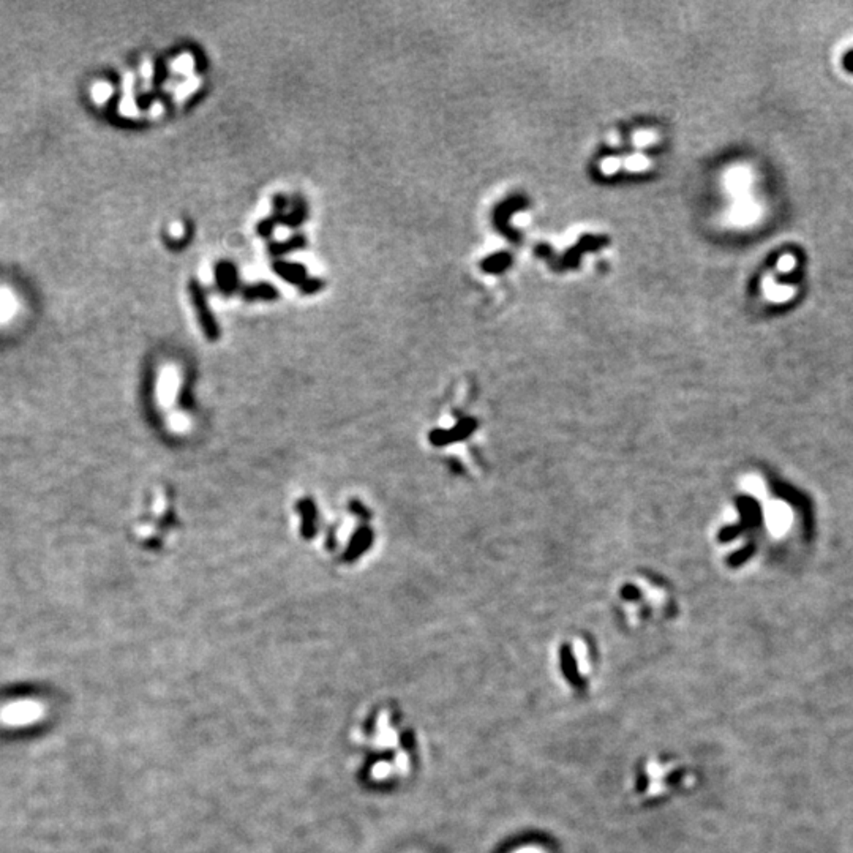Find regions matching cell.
I'll list each match as a JSON object with an SVG mask.
<instances>
[{"label": "cell", "mask_w": 853, "mask_h": 853, "mask_svg": "<svg viewBox=\"0 0 853 853\" xmlns=\"http://www.w3.org/2000/svg\"><path fill=\"white\" fill-rule=\"evenodd\" d=\"M672 770H674V765H662L661 762H658L656 759H651L646 762V766H645L646 776H648L650 782H665L664 779L667 775H670Z\"/></svg>", "instance_id": "1"}, {"label": "cell", "mask_w": 853, "mask_h": 853, "mask_svg": "<svg viewBox=\"0 0 853 853\" xmlns=\"http://www.w3.org/2000/svg\"><path fill=\"white\" fill-rule=\"evenodd\" d=\"M193 299H195V304H196V307H198V310H199L201 321H203L204 327H206V329H208L209 332H214L215 327H214V324H212L210 315L208 313V310H206V307H204L203 296H201L199 289H198V288H195V286H193Z\"/></svg>", "instance_id": "2"}, {"label": "cell", "mask_w": 853, "mask_h": 853, "mask_svg": "<svg viewBox=\"0 0 853 853\" xmlns=\"http://www.w3.org/2000/svg\"><path fill=\"white\" fill-rule=\"evenodd\" d=\"M574 654H575V658H577V665H579V672H580V675H584V676H585V675L590 674V664H588V661H586V658H585V656H586V650H585L584 643H577V645H575V648H574Z\"/></svg>", "instance_id": "3"}, {"label": "cell", "mask_w": 853, "mask_h": 853, "mask_svg": "<svg viewBox=\"0 0 853 853\" xmlns=\"http://www.w3.org/2000/svg\"><path fill=\"white\" fill-rule=\"evenodd\" d=\"M397 768H399L400 773H405L410 770V760H408V755L405 752H400V755H397Z\"/></svg>", "instance_id": "4"}, {"label": "cell", "mask_w": 853, "mask_h": 853, "mask_svg": "<svg viewBox=\"0 0 853 853\" xmlns=\"http://www.w3.org/2000/svg\"><path fill=\"white\" fill-rule=\"evenodd\" d=\"M512 853H547L544 849H540L539 845H527V847H520L516 852Z\"/></svg>", "instance_id": "5"}]
</instances>
